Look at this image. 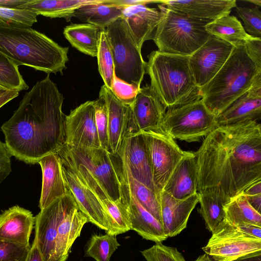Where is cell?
Masks as SVG:
<instances>
[{"label":"cell","mask_w":261,"mask_h":261,"mask_svg":"<svg viewBox=\"0 0 261 261\" xmlns=\"http://www.w3.org/2000/svg\"><path fill=\"white\" fill-rule=\"evenodd\" d=\"M111 154L119 180L125 185L142 205L162 224L160 193L154 192L135 179L124 161L118 153Z\"/></svg>","instance_id":"4316f807"},{"label":"cell","mask_w":261,"mask_h":261,"mask_svg":"<svg viewBox=\"0 0 261 261\" xmlns=\"http://www.w3.org/2000/svg\"><path fill=\"white\" fill-rule=\"evenodd\" d=\"M24 0H0V7L12 9H18Z\"/></svg>","instance_id":"f907efd6"},{"label":"cell","mask_w":261,"mask_h":261,"mask_svg":"<svg viewBox=\"0 0 261 261\" xmlns=\"http://www.w3.org/2000/svg\"><path fill=\"white\" fill-rule=\"evenodd\" d=\"M242 194L245 196L251 206L260 214L261 181L248 187Z\"/></svg>","instance_id":"f6af8a7d"},{"label":"cell","mask_w":261,"mask_h":261,"mask_svg":"<svg viewBox=\"0 0 261 261\" xmlns=\"http://www.w3.org/2000/svg\"><path fill=\"white\" fill-rule=\"evenodd\" d=\"M68 48L31 28L0 26V51L18 66L62 75L68 61Z\"/></svg>","instance_id":"3957f363"},{"label":"cell","mask_w":261,"mask_h":261,"mask_svg":"<svg viewBox=\"0 0 261 261\" xmlns=\"http://www.w3.org/2000/svg\"><path fill=\"white\" fill-rule=\"evenodd\" d=\"M57 153L83 182L97 183L111 200H120V183L109 151L101 147H71L65 144Z\"/></svg>","instance_id":"52a82bcc"},{"label":"cell","mask_w":261,"mask_h":261,"mask_svg":"<svg viewBox=\"0 0 261 261\" xmlns=\"http://www.w3.org/2000/svg\"><path fill=\"white\" fill-rule=\"evenodd\" d=\"M161 18L152 40L158 50L165 53L190 56L210 36L205 30L208 22L187 15L158 4Z\"/></svg>","instance_id":"8992f818"},{"label":"cell","mask_w":261,"mask_h":261,"mask_svg":"<svg viewBox=\"0 0 261 261\" xmlns=\"http://www.w3.org/2000/svg\"><path fill=\"white\" fill-rule=\"evenodd\" d=\"M131 108L140 132H163L166 108L150 85L140 87Z\"/></svg>","instance_id":"7402d4cb"},{"label":"cell","mask_w":261,"mask_h":261,"mask_svg":"<svg viewBox=\"0 0 261 261\" xmlns=\"http://www.w3.org/2000/svg\"><path fill=\"white\" fill-rule=\"evenodd\" d=\"M140 88L136 85L128 84L114 75L110 90L123 103L131 106L135 100Z\"/></svg>","instance_id":"7bdbcfd3"},{"label":"cell","mask_w":261,"mask_h":261,"mask_svg":"<svg viewBox=\"0 0 261 261\" xmlns=\"http://www.w3.org/2000/svg\"><path fill=\"white\" fill-rule=\"evenodd\" d=\"M145 136L153 183L161 191L179 162L192 152L182 150L164 132H142Z\"/></svg>","instance_id":"8fae6325"},{"label":"cell","mask_w":261,"mask_h":261,"mask_svg":"<svg viewBox=\"0 0 261 261\" xmlns=\"http://www.w3.org/2000/svg\"><path fill=\"white\" fill-rule=\"evenodd\" d=\"M261 118V77L235 100L225 110L216 116L218 126H226Z\"/></svg>","instance_id":"44dd1931"},{"label":"cell","mask_w":261,"mask_h":261,"mask_svg":"<svg viewBox=\"0 0 261 261\" xmlns=\"http://www.w3.org/2000/svg\"><path fill=\"white\" fill-rule=\"evenodd\" d=\"M25 261H44L39 250L37 240L35 238Z\"/></svg>","instance_id":"7dc6e473"},{"label":"cell","mask_w":261,"mask_h":261,"mask_svg":"<svg viewBox=\"0 0 261 261\" xmlns=\"http://www.w3.org/2000/svg\"><path fill=\"white\" fill-rule=\"evenodd\" d=\"M100 0H24L18 9L29 10L38 15L50 18H64L69 21L74 12L85 5Z\"/></svg>","instance_id":"f1b7e54d"},{"label":"cell","mask_w":261,"mask_h":261,"mask_svg":"<svg viewBox=\"0 0 261 261\" xmlns=\"http://www.w3.org/2000/svg\"><path fill=\"white\" fill-rule=\"evenodd\" d=\"M225 219L238 226L252 225L261 227V215L249 204L245 196L241 194L231 198L224 206Z\"/></svg>","instance_id":"836d02e7"},{"label":"cell","mask_w":261,"mask_h":261,"mask_svg":"<svg viewBox=\"0 0 261 261\" xmlns=\"http://www.w3.org/2000/svg\"><path fill=\"white\" fill-rule=\"evenodd\" d=\"M200 204L199 213L206 228L213 232L225 218L224 205L228 201L217 190L208 189L197 192Z\"/></svg>","instance_id":"d6a6232c"},{"label":"cell","mask_w":261,"mask_h":261,"mask_svg":"<svg viewBox=\"0 0 261 261\" xmlns=\"http://www.w3.org/2000/svg\"><path fill=\"white\" fill-rule=\"evenodd\" d=\"M202 250L214 261H232L261 251V239L245 233L224 219Z\"/></svg>","instance_id":"30bf717a"},{"label":"cell","mask_w":261,"mask_h":261,"mask_svg":"<svg viewBox=\"0 0 261 261\" xmlns=\"http://www.w3.org/2000/svg\"><path fill=\"white\" fill-rule=\"evenodd\" d=\"M197 192L218 191L228 201L261 181V126L256 121L218 126L194 153Z\"/></svg>","instance_id":"6da1fadb"},{"label":"cell","mask_w":261,"mask_h":261,"mask_svg":"<svg viewBox=\"0 0 261 261\" xmlns=\"http://www.w3.org/2000/svg\"><path fill=\"white\" fill-rule=\"evenodd\" d=\"M146 72L150 86L167 109L202 98L189 56L153 51L148 56Z\"/></svg>","instance_id":"277c9868"},{"label":"cell","mask_w":261,"mask_h":261,"mask_svg":"<svg viewBox=\"0 0 261 261\" xmlns=\"http://www.w3.org/2000/svg\"><path fill=\"white\" fill-rule=\"evenodd\" d=\"M31 246L0 238V261H25Z\"/></svg>","instance_id":"b9f144b4"},{"label":"cell","mask_w":261,"mask_h":261,"mask_svg":"<svg viewBox=\"0 0 261 261\" xmlns=\"http://www.w3.org/2000/svg\"><path fill=\"white\" fill-rule=\"evenodd\" d=\"M8 90L5 89V88L0 86V95L7 91Z\"/></svg>","instance_id":"db71d44e"},{"label":"cell","mask_w":261,"mask_h":261,"mask_svg":"<svg viewBox=\"0 0 261 261\" xmlns=\"http://www.w3.org/2000/svg\"><path fill=\"white\" fill-rule=\"evenodd\" d=\"M87 218L79 210L69 190L64 211L58 227L57 255L58 261H66L75 240L80 236Z\"/></svg>","instance_id":"ffe728a7"},{"label":"cell","mask_w":261,"mask_h":261,"mask_svg":"<svg viewBox=\"0 0 261 261\" xmlns=\"http://www.w3.org/2000/svg\"><path fill=\"white\" fill-rule=\"evenodd\" d=\"M11 156L5 143L0 140V183L12 172Z\"/></svg>","instance_id":"ee69618b"},{"label":"cell","mask_w":261,"mask_h":261,"mask_svg":"<svg viewBox=\"0 0 261 261\" xmlns=\"http://www.w3.org/2000/svg\"><path fill=\"white\" fill-rule=\"evenodd\" d=\"M102 30L88 23H71L64 28L63 34L73 47L82 53L95 57L97 56Z\"/></svg>","instance_id":"f546056e"},{"label":"cell","mask_w":261,"mask_h":261,"mask_svg":"<svg viewBox=\"0 0 261 261\" xmlns=\"http://www.w3.org/2000/svg\"><path fill=\"white\" fill-rule=\"evenodd\" d=\"M119 183L120 199L127 210L131 229L155 243L166 240L167 238L161 222L142 205L125 185Z\"/></svg>","instance_id":"ac0fdd59"},{"label":"cell","mask_w":261,"mask_h":261,"mask_svg":"<svg viewBox=\"0 0 261 261\" xmlns=\"http://www.w3.org/2000/svg\"><path fill=\"white\" fill-rule=\"evenodd\" d=\"M96 57L99 73L104 85L110 89L115 75L114 63L110 43L105 29L101 33Z\"/></svg>","instance_id":"8d00e7d4"},{"label":"cell","mask_w":261,"mask_h":261,"mask_svg":"<svg viewBox=\"0 0 261 261\" xmlns=\"http://www.w3.org/2000/svg\"><path fill=\"white\" fill-rule=\"evenodd\" d=\"M117 153L123 159L135 179L160 193L153 183L147 144L142 132L125 138Z\"/></svg>","instance_id":"e0dca14e"},{"label":"cell","mask_w":261,"mask_h":261,"mask_svg":"<svg viewBox=\"0 0 261 261\" xmlns=\"http://www.w3.org/2000/svg\"><path fill=\"white\" fill-rule=\"evenodd\" d=\"M205 29L211 35L225 41L234 47L245 44L251 37L246 33L238 18L230 14L207 23Z\"/></svg>","instance_id":"1f68e13d"},{"label":"cell","mask_w":261,"mask_h":261,"mask_svg":"<svg viewBox=\"0 0 261 261\" xmlns=\"http://www.w3.org/2000/svg\"><path fill=\"white\" fill-rule=\"evenodd\" d=\"M114 63L115 75L120 80L141 87L146 62L126 22L120 18L106 29Z\"/></svg>","instance_id":"ba28073f"},{"label":"cell","mask_w":261,"mask_h":261,"mask_svg":"<svg viewBox=\"0 0 261 261\" xmlns=\"http://www.w3.org/2000/svg\"><path fill=\"white\" fill-rule=\"evenodd\" d=\"M32 213L18 205L0 214V238L27 246L35 226Z\"/></svg>","instance_id":"d4e9b609"},{"label":"cell","mask_w":261,"mask_h":261,"mask_svg":"<svg viewBox=\"0 0 261 261\" xmlns=\"http://www.w3.org/2000/svg\"><path fill=\"white\" fill-rule=\"evenodd\" d=\"M120 245L115 236L108 233L94 234L87 243L85 256L91 257L96 261H110L111 256Z\"/></svg>","instance_id":"e575fe53"},{"label":"cell","mask_w":261,"mask_h":261,"mask_svg":"<svg viewBox=\"0 0 261 261\" xmlns=\"http://www.w3.org/2000/svg\"><path fill=\"white\" fill-rule=\"evenodd\" d=\"M0 86L8 90L18 92L29 89L20 74L18 66L0 51Z\"/></svg>","instance_id":"d590c367"},{"label":"cell","mask_w":261,"mask_h":261,"mask_svg":"<svg viewBox=\"0 0 261 261\" xmlns=\"http://www.w3.org/2000/svg\"><path fill=\"white\" fill-rule=\"evenodd\" d=\"M99 96L105 100L107 105L109 150L112 154H115L125 138L140 131L131 106L120 101L105 85L100 88Z\"/></svg>","instance_id":"4fadbf2b"},{"label":"cell","mask_w":261,"mask_h":261,"mask_svg":"<svg viewBox=\"0 0 261 261\" xmlns=\"http://www.w3.org/2000/svg\"><path fill=\"white\" fill-rule=\"evenodd\" d=\"M65 145L71 147L99 148L93 100L71 110L65 118Z\"/></svg>","instance_id":"5bb4252c"},{"label":"cell","mask_w":261,"mask_h":261,"mask_svg":"<svg viewBox=\"0 0 261 261\" xmlns=\"http://www.w3.org/2000/svg\"><path fill=\"white\" fill-rule=\"evenodd\" d=\"M63 101L49 74L25 93L18 108L1 127L12 156L33 165L65 145Z\"/></svg>","instance_id":"7a4b0ae2"},{"label":"cell","mask_w":261,"mask_h":261,"mask_svg":"<svg viewBox=\"0 0 261 261\" xmlns=\"http://www.w3.org/2000/svg\"><path fill=\"white\" fill-rule=\"evenodd\" d=\"M19 92L15 90H7L0 95V108L11 100L17 97Z\"/></svg>","instance_id":"c3c4849f"},{"label":"cell","mask_w":261,"mask_h":261,"mask_svg":"<svg viewBox=\"0 0 261 261\" xmlns=\"http://www.w3.org/2000/svg\"><path fill=\"white\" fill-rule=\"evenodd\" d=\"M42 171V188L39 202L43 210L67 193L63 178L61 162L57 152L48 154L38 163Z\"/></svg>","instance_id":"cb8c5ba5"},{"label":"cell","mask_w":261,"mask_h":261,"mask_svg":"<svg viewBox=\"0 0 261 261\" xmlns=\"http://www.w3.org/2000/svg\"><path fill=\"white\" fill-rule=\"evenodd\" d=\"M159 4L190 18L208 22L230 14L237 6L236 0H167L160 1Z\"/></svg>","instance_id":"603a6c76"},{"label":"cell","mask_w":261,"mask_h":261,"mask_svg":"<svg viewBox=\"0 0 261 261\" xmlns=\"http://www.w3.org/2000/svg\"><path fill=\"white\" fill-rule=\"evenodd\" d=\"M122 7L121 18L126 22L138 46L141 48L145 41L152 40L161 18V12L158 9L142 4Z\"/></svg>","instance_id":"484cf974"},{"label":"cell","mask_w":261,"mask_h":261,"mask_svg":"<svg viewBox=\"0 0 261 261\" xmlns=\"http://www.w3.org/2000/svg\"><path fill=\"white\" fill-rule=\"evenodd\" d=\"M261 77V65L248 54L245 45L234 47L214 77L200 88L202 99L217 116Z\"/></svg>","instance_id":"5b68a950"},{"label":"cell","mask_w":261,"mask_h":261,"mask_svg":"<svg viewBox=\"0 0 261 261\" xmlns=\"http://www.w3.org/2000/svg\"><path fill=\"white\" fill-rule=\"evenodd\" d=\"M38 15L25 9L0 7V26L29 28L37 21Z\"/></svg>","instance_id":"74e56055"},{"label":"cell","mask_w":261,"mask_h":261,"mask_svg":"<svg viewBox=\"0 0 261 261\" xmlns=\"http://www.w3.org/2000/svg\"><path fill=\"white\" fill-rule=\"evenodd\" d=\"M236 12L244 22V28L246 33L253 37L261 38V11L260 7L250 6H237Z\"/></svg>","instance_id":"f35d334b"},{"label":"cell","mask_w":261,"mask_h":261,"mask_svg":"<svg viewBox=\"0 0 261 261\" xmlns=\"http://www.w3.org/2000/svg\"><path fill=\"white\" fill-rule=\"evenodd\" d=\"M122 13V7L113 4L112 0H100L98 3L82 6L74 12L72 17L104 30L121 18Z\"/></svg>","instance_id":"4dcf8cb0"},{"label":"cell","mask_w":261,"mask_h":261,"mask_svg":"<svg viewBox=\"0 0 261 261\" xmlns=\"http://www.w3.org/2000/svg\"><path fill=\"white\" fill-rule=\"evenodd\" d=\"M141 252L146 261H186L176 248L165 246L162 243H155Z\"/></svg>","instance_id":"60d3db41"},{"label":"cell","mask_w":261,"mask_h":261,"mask_svg":"<svg viewBox=\"0 0 261 261\" xmlns=\"http://www.w3.org/2000/svg\"><path fill=\"white\" fill-rule=\"evenodd\" d=\"M246 2L250 3L252 5L257 6L261 7V1L260 0H248L245 1Z\"/></svg>","instance_id":"f5cc1de1"},{"label":"cell","mask_w":261,"mask_h":261,"mask_svg":"<svg viewBox=\"0 0 261 261\" xmlns=\"http://www.w3.org/2000/svg\"><path fill=\"white\" fill-rule=\"evenodd\" d=\"M195 261H214L207 254L199 256Z\"/></svg>","instance_id":"816d5d0a"},{"label":"cell","mask_w":261,"mask_h":261,"mask_svg":"<svg viewBox=\"0 0 261 261\" xmlns=\"http://www.w3.org/2000/svg\"><path fill=\"white\" fill-rule=\"evenodd\" d=\"M160 200L165 234L167 238L175 237L186 228L190 214L198 202V193L178 199L162 190Z\"/></svg>","instance_id":"d6986e66"},{"label":"cell","mask_w":261,"mask_h":261,"mask_svg":"<svg viewBox=\"0 0 261 261\" xmlns=\"http://www.w3.org/2000/svg\"><path fill=\"white\" fill-rule=\"evenodd\" d=\"M67 193L35 217V237L44 261H58V227L62 217Z\"/></svg>","instance_id":"9a60e30c"},{"label":"cell","mask_w":261,"mask_h":261,"mask_svg":"<svg viewBox=\"0 0 261 261\" xmlns=\"http://www.w3.org/2000/svg\"><path fill=\"white\" fill-rule=\"evenodd\" d=\"M216 116L202 98L168 109L164 116L163 131L173 139L196 142L217 126Z\"/></svg>","instance_id":"9c48e42d"},{"label":"cell","mask_w":261,"mask_h":261,"mask_svg":"<svg viewBox=\"0 0 261 261\" xmlns=\"http://www.w3.org/2000/svg\"><path fill=\"white\" fill-rule=\"evenodd\" d=\"M244 45L248 55L261 65V38L251 36Z\"/></svg>","instance_id":"bcb514c9"},{"label":"cell","mask_w":261,"mask_h":261,"mask_svg":"<svg viewBox=\"0 0 261 261\" xmlns=\"http://www.w3.org/2000/svg\"><path fill=\"white\" fill-rule=\"evenodd\" d=\"M234 46L211 35L189 56V65L197 86L201 88L218 73L230 55Z\"/></svg>","instance_id":"7c38bea8"},{"label":"cell","mask_w":261,"mask_h":261,"mask_svg":"<svg viewBox=\"0 0 261 261\" xmlns=\"http://www.w3.org/2000/svg\"><path fill=\"white\" fill-rule=\"evenodd\" d=\"M61 162L66 187L73 195L79 210L87 218L89 222L105 230L106 232H108L109 222L100 201L81 181L73 170L61 160Z\"/></svg>","instance_id":"2e32d148"},{"label":"cell","mask_w":261,"mask_h":261,"mask_svg":"<svg viewBox=\"0 0 261 261\" xmlns=\"http://www.w3.org/2000/svg\"><path fill=\"white\" fill-rule=\"evenodd\" d=\"M232 261H261V251L248 254Z\"/></svg>","instance_id":"681fc988"},{"label":"cell","mask_w":261,"mask_h":261,"mask_svg":"<svg viewBox=\"0 0 261 261\" xmlns=\"http://www.w3.org/2000/svg\"><path fill=\"white\" fill-rule=\"evenodd\" d=\"M95 119L100 147L109 150L108 135V112L105 100L101 96L93 100Z\"/></svg>","instance_id":"ab89813d"},{"label":"cell","mask_w":261,"mask_h":261,"mask_svg":"<svg viewBox=\"0 0 261 261\" xmlns=\"http://www.w3.org/2000/svg\"><path fill=\"white\" fill-rule=\"evenodd\" d=\"M197 186L196 158L192 152L179 162L162 190L176 199H182L197 193Z\"/></svg>","instance_id":"83f0119b"}]
</instances>
